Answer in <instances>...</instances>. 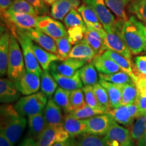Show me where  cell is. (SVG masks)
<instances>
[{"instance_id": "f6af8a7d", "label": "cell", "mask_w": 146, "mask_h": 146, "mask_svg": "<svg viewBox=\"0 0 146 146\" xmlns=\"http://www.w3.org/2000/svg\"><path fill=\"white\" fill-rule=\"evenodd\" d=\"M70 103L72 111L82 108L86 105L83 89L79 88L70 91Z\"/></svg>"}, {"instance_id": "30bf717a", "label": "cell", "mask_w": 146, "mask_h": 146, "mask_svg": "<svg viewBox=\"0 0 146 146\" xmlns=\"http://www.w3.org/2000/svg\"><path fill=\"white\" fill-rule=\"evenodd\" d=\"M108 114L111 115L118 124L130 126L139 116V109L135 102L129 105H121L119 107L111 109Z\"/></svg>"}, {"instance_id": "277c9868", "label": "cell", "mask_w": 146, "mask_h": 146, "mask_svg": "<svg viewBox=\"0 0 146 146\" xmlns=\"http://www.w3.org/2000/svg\"><path fill=\"white\" fill-rule=\"evenodd\" d=\"M47 101V97L41 91L21 98L14 105V108L21 115L29 117L43 112Z\"/></svg>"}, {"instance_id": "4dcf8cb0", "label": "cell", "mask_w": 146, "mask_h": 146, "mask_svg": "<svg viewBox=\"0 0 146 146\" xmlns=\"http://www.w3.org/2000/svg\"><path fill=\"white\" fill-rule=\"evenodd\" d=\"M104 29L98 31L96 29L87 28L85 33L84 39L94 49L97 56L101 55L104 52L103 50V38L102 35V31Z\"/></svg>"}, {"instance_id": "cb8c5ba5", "label": "cell", "mask_w": 146, "mask_h": 146, "mask_svg": "<svg viewBox=\"0 0 146 146\" xmlns=\"http://www.w3.org/2000/svg\"><path fill=\"white\" fill-rule=\"evenodd\" d=\"M32 47L36 59L43 70H50V66L52 62L58 60H62L58 54L48 52L39 45L34 44V43H33Z\"/></svg>"}, {"instance_id": "7402d4cb", "label": "cell", "mask_w": 146, "mask_h": 146, "mask_svg": "<svg viewBox=\"0 0 146 146\" xmlns=\"http://www.w3.org/2000/svg\"><path fill=\"white\" fill-rule=\"evenodd\" d=\"M93 62L97 70L102 74H110L121 71V69L117 64L104 53L97 56L94 59Z\"/></svg>"}, {"instance_id": "60d3db41", "label": "cell", "mask_w": 146, "mask_h": 146, "mask_svg": "<svg viewBox=\"0 0 146 146\" xmlns=\"http://www.w3.org/2000/svg\"><path fill=\"white\" fill-rule=\"evenodd\" d=\"M82 89H83L84 94H85V102H86L87 105H88L92 108L97 110H100L104 113H108L107 111L100 104L99 102L97 99L96 95L95 94L93 85H84Z\"/></svg>"}, {"instance_id": "bcb514c9", "label": "cell", "mask_w": 146, "mask_h": 146, "mask_svg": "<svg viewBox=\"0 0 146 146\" xmlns=\"http://www.w3.org/2000/svg\"><path fill=\"white\" fill-rule=\"evenodd\" d=\"M55 41L58 49V55L62 60L68 58L69 54L72 50V44L69 41L68 36L55 39Z\"/></svg>"}, {"instance_id": "b9f144b4", "label": "cell", "mask_w": 146, "mask_h": 146, "mask_svg": "<svg viewBox=\"0 0 146 146\" xmlns=\"http://www.w3.org/2000/svg\"><path fill=\"white\" fill-rule=\"evenodd\" d=\"M64 23L66 28L69 29L74 27H87L78 9H72L64 18Z\"/></svg>"}, {"instance_id": "11a10c76", "label": "cell", "mask_w": 146, "mask_h": 146, "mask_svg": "<svg viewBox=\"0 0 146 146\" xmlns=\"http://www.w3.org/2000/svg\"><path fill=\"white\" fill-rule=\"evenodd\" d=\"M0 146H14L10 140L1 132H0Z\"/></svg>"}, {"instance_id": "ee69618b", "label": "cell", "mask_w": 146, "mask_h": 146, "mask_svg": "<svg viewBox=\"0 0 146 146\" xmlns=\"http://www.w3.org/2000/svg\"><path fill=\"white\" fill-rule=\"evenodd\" d=\"M93 87H94L95 94L96 95L97 99L99 102L100 104L108 113L109 111L111 110V106L106 89L102 86L99 82H98V83H97L93 85Z\"/></svg>"}, {"instance_id": "6da1fadb", "label": "cell", "mask_w": 146, "mask_h": 146, "mask_svg": "<svg viewBox=\"0 0 146 146\" xmlns=\"http://www.w3.org/2000/svg\"><path fill=\"white\" fill-rule=\"evenodd\" d=\"M114 29L119 33L131 54L146 52V26L136 16H131L127 21L118 19Z\"/></svg>"}, {"instance_id": "4fadbf2b", "label": "cell", "mask_w": 146, "mask_h": 146, "mask_svg": "<svg viewBox=\"0 0 146 146\" xmlns=\"http://www.w3.org/2000/svg\"><path fill=\"white\" fill-rule=\"evenodd\" d=\"M70 137L62 126L47 127L36 139V146H53Z\"/></svg>"}, {"instance_id": "484cf974", "label": "cell", "mask_w": 146, "mask_h": 146, "mask_svg": "<svg viewBox=\"0 0 146 146\" xmlns=\"http://www.w3.org/2000/svg\"><path fill=\"white\" fill-rule=\"evenodd\" d=\"M133 141L137 146H145L146 115H139L135 120L131 131Z\"/></svg>"}, {"instance_id": "8fae6325", "label": "cell", "mask_w": 146, "mask_h": 146, "mask_svg": "<svg viewBox=\"0 0 146 146\" xmlns=\"http://www.w3.org/2000/svg\"><path fill=\"white\" fill-rule=\"evenodd\" d=\"M87 133L96 135H106L112 126L116 123L108 113L98 114L87 119Z\"/></svg>"}, {"instance_id": "3957f363", "label": "cell", "mask_w": 146, "mask_h": 146, "mask_svg": "<svg viewBox=\"0 0 146 146\" xmlns=\"http://www.w3.org/2000/svg\"><path fill=\"white\" fill-rule=\"evenodd\" d=\"M26 70L21 45L16 36L11 34L8 66V78L13 82L16 81Z\"/></svg>"}, {"instance_id": "8992f818", "label": "cell", "mask_w": 146, "mask_h": 146, "mask_svg": "<svg viewBox=\"0 0 146 146\" xmlns=\"http://www.w3.org/2000/svg\"><path fill=\"white\" fill-rule=\"evenodd\" d=\"M102 35L103 38L104 52L107 50L112 51L131 60L132 54L131 51L115 29L111 31H106L104 29L102 31Z\"/></svg>"}, {"instance_id": "f1b7e54d", "label": "cell", "mask_w": 146, "mask_h": 146, "mask_svg": "<svg viewBox=\"0 0 146 146\" xmlns=\"http://www.w3.org/2000/svg\"><path fill=\"white\" fill-rule=\"evenodd\" d=\"M28 124L30 137L36 140L47 127L43 112L29 116Z\"/></svg>"}, {"instance_id": "44dd1931", "label": "cell", "mask_w": 146, "mask_h": 146, "mask_svg": "<svg viewBox=\"0 0 146 146\" xmlns=\"http://www.w3.org/2000/svg\"><path fill=\"white\" fill-rule=\"evenodd\" d=\"M11 34L1 31L0 37V74L1 76L8 75V66Z\"/></svg>"}, {"instance_id": "8d00e7d4", "label": "cell", "mask_w": 146, "mask_h": 146, "mask_svg": "<svg viewBox=\"0 0 146 146\" xmlns=\"http://www.w3.org/2000/svg\"><path fill=\"white\" fill-rule=\"evenodd\" d=\"M53 100L66 114L72 112L70 103V91L66 90L62 87H58L54 95Z\"/></svg>"}, {"instance_id": "836d02e7", "label": "cell", "mask_w": 146, "mask_h": 146, "mask_svg": "<svg viewBox=\"0 0 146 146\" xmlns=\"http://www.w3.org/2000/svg\"><path fill=\"white\" fill-rule=\"evenodd\" d=\"M78 73L84 85H94L98 83V76L97 69L93 62L84 65L79 69Z\"/></svg>"}, {"instance_id": "f5cc1de1", "label": "cell", "mask_w": 146, "mask_h": 146, "mask_svg": "<svg viewBox=\"0 0 146 146\" xmlns=\"http://www.w3.org/2000/svg\"><path fill=\"white\" fill-rule=\"evenodd\" d=\"M76 142L74 139V137H70L68 139H67L65 141L58 142L54 144L53 146H76Z\"/></svg>"}, {"instance_id": "d6986e66", "label": "cell", "mask_w": 146, "mask_h": 146, "mask_svg": "<svg viewBox=\"0 0 146 146\" xmlns=\"http://www.w3.org/2000/svg\"><path fill=\"white\" fill-rule=\"evenodd\" d=\"M81 5L80 0H56L52 5L51 16L58 21H62L72 9H78Z\"/></svg>"}, {"instance_id": "d6a6232c", "label": "cell", "mask_w": 146, "mask_h": 146, "mask_svg": "<svg viewBox=\"0 0 146 146\" xmlns=\"http://www.w3.org/2000/svg\"><path fill=\"white\" fill-rule=\"evenodd\" d=\"M41 91L49 99H51L58 89V84L50 72V70H43L41 76Z\"/></svg>"}, {"instance_id": "2e32d148", "label": "cell", "mask_w": 146, "mask_h": 146, "mask_svg": "<svg viewBox=\"0 0 146 146\" xmlns=\"http://www.w3.org/2000/svg\"><path fill=\"white\" fill-rule=\"evenodd\" d=\"M22 31L33 41H35L36 43H37L42 48L45 49V50L50 52L58 54V49L55 40L51 36L47 35V34H45V33L41 31L39 29L33 28L28 29V30Z\"/></svg>"}, {"instance_id": "ac0fdd59", "label": "cell", "mask_w": 146, "mask_h": 146, "mask_svg": "<svg viewBox=\"0 0 146 146\" xmlns=\"http://www.w3.org/2000/svg\"><path fill=\"white\" fill-rule=\"evenodd\" d=\"M47 127L62 126L64 117L62 108L54 101L50 99L43 110Z\"/></svg>"}, {"instance_id": "9a60e30c", "label": "cell", "mask_w": 146, "mask_h": 146, "mask_svg": "<svg viewBox=\"0 0 146 146\" xmlns=\"http://www.w3.org/2000/svg\"><path fill=\"white\" fill-rule=\"evenodd\" d=\"M5 23L10 25L11 29L16 27L22 30L36 28L37 23V16L29 14L16 13L1 15Z\"/></svg>"}, {"instance_id": "ffe728a7", "label": "cell", "mask_w": 146, "mask_h": 146, "mask_svg": "<svg viewBox=\"0 0 146 146\" xmlns=\"http://www.w3.org/2000/svg\"><path fill=\"white\" fill-rule=\"evenodd\" d=\"M21 93L14 82L6 78L0 80V102L1 104H10L19 100Z\"/></svg>"}, {"instance_id": "5bb4252c", "label": "cell", "mask_w": 146, "mask_h": 146, "mask_svg": "<svg viewBox=\"0 0 146 146\" xmlns=\"http://www.w3.org/2000/svg\"><path fill=\"white\" fill-rule=\"evenodd\" d=\"M40 76L26 70L16 81L14 85L19 92L24 96H29L38 92L41 87Z\"/></svg>"}, {"instance_id": "f546056e", "label": "cell", "mask_w": 146, "mask_h": 146, "mask_svg": "<svg viewBox=\"0 0 146 146\" xmlns=\"http://www.w3.org/2000/svg\"><path fill=\"white\" fill-rule=\"evenodd\" d=\"M104 54L106 55L108 57L110 58L111 59L114 60L115 62L118 65L121 70L129 74L132 78L134 83H135L137 77L135 74L134 71H133L132 62L131 60L127 59V58L124 57L122 55L110 50L106 51L104 52Z\"/></svg>"}, {"instance_id": "7a4b0ae2", "label": "cell", "mask_w": 146, "mask_h": 146, "mask_svg": "<svg viewBox=\"0 0 146 146\" xmlns=\"http://www.w3.org/2000/svg\"><path fill=\"white\" fill-rule=\"evenodd\" d=\"M0 132L3 133L14 145L26 128V118L18 113L14 106L4 104L0 108Z\"/></svg>"}, {"instance_id": "6f0895ef", "label": "cell", "mask_w": 146, "mask_h": 146, "mask_svg": "<svg viewBox=\"0 0 146 146\" xmlns=\"http://www.w3.org/2000/svg\"><path fill=\"white\" fill-rule=\"evenodd\" d=\"M145 146H146V137H145Z\"/></svg>"}, {"instance_id": "83f0119b", "label": "cell", "mask_w": 146, "mask_h": 146, "mask_svg": "<svg viewBox=\"0 0 146 146\" xmlns=\"http://www.w3.org/2000/svg\"><path fill=\"white\" fill-rule=\"evenodd\" d=\"M78 11L81 14L87 28L96 29L98 31L104 29V27L96 12L88 5L83 3L78 8Z\"/></svg>"}, {"instance_id": "1f68e13d", "label": "cell", "mask_w": 146, "mask_h": 146, "mask_svg": "<svg viewBox=\"0 0 146 146\" xmlns=\"http://www.w3.org/2000/svg\"><path fill=\"white\" fill-rule=\"evenodd\" d=\"M135 84L138 91L137 104L139 109V116L146 115V76L138 75Z\"/></svg>"}, {"instance_id": "f35d334b", "label": "cell", "mask_w": 146, "mask_h": 146, "mask_svg": "<svg viewBox=\"0 0 146 146\" xmlns=\"http://www.w3.org/2000/svg\"><path fill=\"white\" fill-rule=\"evenodd\" d=\"M127 9L129 13L146 24V0H132Z\"/></svg>"}, {"instance_id": "7bdbcfd3", "label": "cell", "mask_w": 146, "mask_h": 146, "mask_svg": "<svg viewBox=\"0 0 146 146\" xmlns=\"http://www.w3.org/2000/svg\"><path fill=\"white\" fill-rule=\"evenodd\" d=\"M76 146H108L104 137L100 135L87 133L76 142Z\"/></svg>"}, {"instance_id": "681fc988", "label": "cell", "mask_w": 146, "mask_h": 146, "mask_svg": "<svg viewBox=\"0 0 146 146\" xmlns=\"http://www.w3.org/2000/svg\"><path fill=\"white\" fill-rule=\"evenodd\" d=\"M135 74L146 76V56H139L135 58V67L133 68Z\"/></svg>"}, {"instance_id": "4316f807", "label": "cell", "mask_w": 146, "mask_h": 146, "mask_svg": "<svg viewBox=\"0 0 146 146\" xmlns=\"http://www.w3.org/2000/svg\"><path fill=\"white\" fill-rule=\"evenodd\" d=\"M99 83L106 89L108 95L111 109L119 107L122 102V86L121 85L114 84L110 82L100 79Z\"/></svg>"}, {"instance_id": "e0dca14e", "label": "cell", "mask_w": 146, "mask_h": 146, "mask_svg": "<svg viewBox=\"0 0 146 146\" xmlns=\"http://www.w3.org/2000/svg\"><path fill=\"white\" fill-rule=\"evenodd\" d=\"M62 127L71 137L87 133V119H78L70 114H66L64 117Z\"/></svg>"}, {"instance_id": "d590c367", "label": "cell", "mask_w": 146, "mask_h": 146, "mask_svg": "<svg viewBox=\"0 0 146 146\" xmlns=\"http://www.w3.org/2000/svg\"><path fill=\"white\" fill-rule=\"evenodd\" d=\"M16 13L29 14L36 16H39L35 9L25 0H13V2L10 8L2 15Z\"/></svg>"}, {"instance_id": "7c38bea8", "label": "cell", "mask_w": 146, "mask_h": 146, "mask_svg": "<svg viewBox=\"0 0 146 146\" xmlns=\"http://www.w3.org/2000/svg\"><path fill=\"white\" fill-rule=\"evenodd\" d=\"M87 61L77 58H68L64 60H58L52 63L50 68V72L58 73L64 76H71L86 64Z\"/></svg>"}, {"instance_id": "9f6ffc18", "label": "cell", "mask_w": 146, "mask_h": 146, "mask_svg": "<svg viewBox=\"0 0 146 146\" xmlns=\"http://www.w3.org/2000/svg\"><path fill=\"white\" fill-rule=\"evenodd\" d=\"M44 1L46 2L47 4L50 5H52L53 3H54L55 1H56V0H44Z\"/></svg>"}, {"instance_id": "d4e9b609", "label": "cell", "mask_w": 146, "mask_h": 146, "mask_svg": "<svg viewBox=\"0 0 146 146\" xmlns=\"http://www.w3.org/2000/svg\"><path fill=\"white\" fill-rule=\"evenodd\" d=\"M51 74L60 87H62L66 90L70 91L83 87V84L80 78L78 71L74 75L71 76H64L55 72H51Z\"/></svg>"}, {"instance_id": "7dc6e473", "label": "cell", "mask_w": 146, "mask_h": 146, "mask_svg": "<svg viewBox=\"0 0 146 146\" xmlns=\"http://www.w3.org/2000/svg\"><path fill=\"white\" fill-rule=\"evenodd\" d=\"M69 114L74 117L78 118V119H88V118L93 117L96 115L105 114V113L102 111L97 110L92 108L86 104L82 108L72 111V112L69 113Z\"/></svg>"}, {"instance_id": "ab89813d", "label": "cell", "mask_w": 146, "mask_h": 146, "mask_svg": "<svg viewBox=\"0 0 146 146\" xmlns=\"http://www.w3.org/2000/svg\"><path fill=\"white\" fill-rule=\"evenodd\" d=\"M100 78L110 82V83L118 84V85L135 83L132 78L127 73L123 72V70L110 74H104L100 73Z\"/></svg>"}, {"instance_id": "f907efd6", "label": "cell", "mask_w": 146, "mask_h": 146, "mask_svg": "<svg viewBox=\"0 0 146 146\" xmlns=\"http://www.w3.org/2000/svg\"><path fill=\"white\" fill-rule=\"evenodd\" d=\"M29 2L37 12L39 16L46 15L49 13V5L44 0H25Z\"/></svg>"}, {"instance_id": "603a6c76", "label": "cell", "mask_w": 146, "mask_h": 146, "mask_svg": "<svg viewBox=\"0 0 146 146\" xmlns=\"http://www.w3.org/2000/svg\"><path fill=\"white\" fill-rule=\"evenodd\" d=\"M96 56L97 54L94 49L84 39L79 43L74 45L69 54V58L84 60L87 62L91 61Z\"/></svg>"}, {"instance_id": "816d5d0a", "label": "cell", "mask_w": 146, "mask_h": 146, "mask_svg": "<svg viewBox=\"0 0 146 146\" xmlns=\"http://www.w3.org/2000/svg\"><path fill=\"white\" fill-rule=\"evenodd\" d=\"M12 0H0V11L1 15L4 14L12 4Z\"/></svg>"}, {"instance_id": "c3c4849f", "label": "cell", "mask_w": 146, "mask_h": 146, "mask_svg": "<svg viewBox=\"0 0 146 146\" xmlns=\"http://www.w3.org/2000/svg\"><path fill=\"white\" fill-rule=\"evenodd\" d=\"M87 30V27H74L68 29V37L72 45H75L79 43L84 39L85 33Z\"/></svg>"}, {"instance_id": "52a82bcc", "label": "cell", "mask_w": 146, "mask_h": 146, "mask_svg": "<svg viewBox=\"0 0 146 146\" xmlns=\"http://www.w3.org/2000/svg\"><path fill=\"white\" fill-rule=\"evenodd\" d=\"M84 3L92 9L99 18L106 31L114 30L116 20L108 7L106 0H82Z\"/></svg>"}, {"instance_id": "9c48e42d", "label": "cell", "mask_w": 146, "mask_h": 146, "mask_svg": "<svg viewBox=\"0 0 146 146\" xmlns=\"http://www.w3.org/2000/svg\"><path fill=\"white\" fill-rule=\"evenodd\" d=\"M104 139L108 146H135L130 131L116 122L104 135Z\"/></svg>"}, {"instance_id": "74e56055", "label": "cell", "mask_w": 146, "mask_h": 146, "mask_svg": "<svg viewBox=\"0 0 146 146\" xmlns=\"http://www.w3.org/2000/svg\"><path fill=\"white\" fill-rule=\"evenodd\" d=\"M122 86L121 105H129L135 103L138 96V91L135 83L125 84Z\"/></svg>"}, {"instance_id": "e575fe53", "label": "cell", "mask_w": 146, "mask_h": 146, "mask_svg": "<svg viewBox=\"0 0 146 146\" xmlns=\"http://www.w3.org/2000/svg\"><path fill=\"white\" fill-rule=\"evenodd\" d=\"M132 0H106L108 7L118 18L122 21L128 19L126 9Z\"/></svg>"}, {"instance_id": "ba28073f", "label": "cell", "mask_w": 146, "mask_h": 146, "mask_svg": "<svg viewBox=\"0 0 146 146\" xmlns=\"http://www.w3.org/2000/svg\"><path fill=\"white\" fill-rule=\"evenodd\" d=\"M36 28L39 29L54 40L68 36V33L64 25L52 16H38Z\"/></svg>"}, {"instance_id": "db71d44e", "label": "cell", "mask_w": 146, "mask_h": 146, "mask_svg": "<svg viewBox=\"0 0 146 146\" xmlns=\"http://www.w3.org/2000/svg\"><path fill=\"white\" fill-rule=\"evenodd\" d=\"M18 146H36V141L31 137L25 138Z\"/></svg>"}, {"instance_id": "5b68a950", "label": "cell", "mask_w": 146, "mask_h": 146, "mask_svg": "<svg viewBox=\"0 0 146 146\" xmlns=\"http://www.w3.org/2000/svg\"><path fill=\"white\" fill-rule=\"evenodd\" d=\"M16 38L23 51L26 70L41 76L43 70H42L41 66H40L33 50L32 45L33 41L24 33L21 29H16Z\"/></svg>"}]
</instances>
